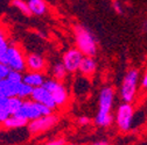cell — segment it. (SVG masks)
Returning <instances> with one entry per match:
<instances>
[{"label":"cell","mask_w":147,"mask_h":145,"mask_svg":"<svg viewBox=\"0 0 147 145\" xmlns=\"http://www.w3.org/2000/svg\"><path fill=\"white\" fill-rule=\"evenodd\" d=\"M115 89L110 86L102 88L98 99V112L95 117V123L99 126H110L113 122L112 108L115 104Z\"/></svg>","instance_id":"1"},{"label":"cell","mask_w":147,"mask_h":145,"mask_svg":"<svg viewBox=\"0 0 147 145\" xmlns=\"http://www.w3.org/2000/svg\"><path fill=\"white\" fill-rule=\"evenodd\" d=\"M140 72L137 69H130L125 74L120 86V98L123 102L132 103L137 96L139 87Z\"/></svg>","instance_id":"2"},{"label":"cell","mask_w":147,"mask_h":145,"mask_svg":"<svg viewBox=\"0 0 147 145\" xmlns=\"http://www.w3.org/2000/svg\"><path fill=\"white\" fill-rule=\"evenodd\" d=\"M75 37L77 49L83 53V56L94 57L97 52V43L91 34L86 28L82 26H77L75 28Z\"/></svg>","instance_id":"3"},{"label":"cell","mask_w":147,"mask_h":145,"mask_svg":"<svg viewBox=\"0 0 147 145\" xmlns=\"http://www.w3.org/2000/svg\"><path fill=\"white\" fill-rule=\"evenodd\" d=\"M136 118V110L132 103L123 102L118 106L116 115L113 116V121L116 122L118 129L123 132H127L133 128Z\"/></svg>","instance_id":"4"},{"label":"cell","mask_w":147,"mask_h":145,"mask_svg":"<svg viewBox=\"0 0 147 145\" xmlns=\"http://www.w3.org/2000/svg\"><path fill=\"white\" fill-rule=\"evenodd\" d=\"M49 114H53V110L50 108H48V107H46L39 102H35L32 99L30 100L25 99L22 101L21 108L15 115L19 116V117H22L29 122L32 120H35L38 117L45 116V115H49Z\"/></svg>","instance_id":"5"},{"label":"cell","mask_w":147,"mask_h":145,"mask_svg":"<svg viewBox=\"0 0 147 145\" xmlns=\"http://www.w3.org/2000/svg\"><path fill=\"white\" fill-rule=\"evenodd\" d=\"M42 87H45L51 94V96H53V99H54L57 107L67 103L68 98H69V93H68V89L65 88V86L61 81L54 79V78L45 79Z\"/></svg>","instance_id":"6"},{"label":"cell","mask_w":147,"mask_h":145,"mask_svg":"<svg viewBox=\"0 0 147 145\" xmlns=\"http://www.w3.org/2000/svg\"><path fill=\"white\" fill-rule=\"evenodd\" d=\"M24 52L18 48L16 45H9L6 52V56L4 59V64L13 71L22 72L26 70V61H25Z\"/></svg>","instance_id":"7"},{"label":"cell","mask_w":147,"mask_h":145,"mask_svg":"<svg viewBox=\"0 0 147 145\" xmlns=\"http://www.w3.org/2000/svg\"><path fill=\"white\" fill-rule=\"evenodd\" d=\"M57 122H59V117L56 115H54V114L45 115V116L29 121L27 123V130L29 131V134L45 132V131L51 129Z\"/></svg>","instance_id":"8"},{"label":"cell","mask_w":147,"mask_h":145,"mask_svg":"<svg viewBox=\"0 0 147 145\" xmlns=\"http://www.w3.org/2000/svg\"><path fill=\"white\" fill-rule=\"evenodd\" d=\"M83 57H84L83 53L77 48L69 49L68 51H65V53L62 57V64L65 67L67 72H69V73H75V72H77Z\"/></svg>","instance_id":"9"},{"label":"cell","mask_w":147,"mask_h":145,"mask_svg":"<svg viewBox=\"0 0 147 145\" xmlns=\"http://www.w3.org/2000/svg\"><path fill=\"white\" fill-rule=\"evenodd\" d=\"M30 98L35 102H39V103H41V104L50 108L51 110H54L55 108L57 107L56 103H55V101H54V99H53V96H51V94L48 92V90L45 87H42V86L33 88Z\"/></svg>","instance_id":"10"},{"label":"cell","mask_w":147,"mask_h":145,"mask_svg":"<svg viewBox=\"0 0 147 145\" xmlns=\"http://www.w3.org/2000/svg\"><path fill=\"white\" fill-rule=\"evenodd\" d=\"M25 61L26 70L30 72H43L46 70V61L39 53H28Z\"/></svg>","instance_id":"11"},{"label":"cell","mask_w":147,"mask_h":145,"mask_svg":"<svg viewBox=\"0 0 147 145\" xmlns=\"http://www.w3.org/2000/svg\"><path fill=\"white\" fill-rule=\"evenodd\" d=\"M97 70V62L95 61L94 57L90 56H84L81 61V64L78 66V71L83 77H89L92 76Z\"/></svg>","instance_id":"12"},{"label":"cell","mask_w":147,"mask_h":145,"mask_svg":"<svg viewBox=\"0 0 147 145\" xmlns=\"http://www.w3.org/2000/svg\"><path fill=\"white\" fill-rule=\"evenodd\" d=\"M46 77L43 74V72H27V73L22 74V82L26 85L30 86L32 88L40 87L42 86Z\"/></svg>","instance_id":"13"},{"label":"cell","mask_w":147,"mask_h":145,"mask_svg":"<svg viewBox=\"0 0 147 145\" xmlns=\"http://www.w3.org/2000/svg\"><path fill=\"white\" fill-rule=\"evenodd\" d=\"M27 123H28V121L22 117H19L16 115H9L3 122V125L5 129H19V128H25V126H27Z\"/></svg>","instance_id":"14"},{"label":"cell","mask_w":147,"mask_h":145,"mask_svg":"<svg viewBox=\"0 0 147 145\" xmlns=\"http://www.w3.org/2000/svg\"><path fill=\"white\" fill-rule=\"evenodd\" d=\"M26 3H27L30 14L40 16L47 12V5L45 3V0H28Z\"/></svg>","instance_id":"15"},{"label":"cell","mask_w":147,"mask_h":145,"mask_svg":"<svg viewBox=\"0 0 147 145\" xmlns=\"http://www.w3.org/2000/svg\"><path fill=\"white\" fill-rule=\"evenodd\" d=\"M22 99H20L19 96H9L6 98V107H7V110L9 115H15L19 109L21 108L22 104Z\"/></svg>","instance_id":"16"},{"label":"cell","mask_w":147,"mask_h":145,"mask_svg":"<svg viewBox=\"0 0 147 145\" xmlns=\"http://www.w3.org/2000/svg\"><path fill=\"white\" fill-rule=\"evenodd\" d=\"M67 73L68 72H67L65 67L63 66L62 62H57L51 66V76H53L54 79L61 81L67 77Z\"/></svg>","instance_id":"17"},{"label":"cell","mask_w":147,"mask_h":145,"mask_svg":"<svg viewBox=\"0 0 147 145\" xmlns=\"http://www.w3.org/2000/svg\"><path fill=\"white\" fill-rule=\"evenodd\" d=\"M8 47L9 44H8V41L6 39L5 34L0 30V63H3V64H4V59H5Z\"/></svg>","instance_id":"18"},{"label":"cell","mask_w":147,"mask_h":145,"mask_svg":"<svg viewBox=\"0 0 147 145\" xmlns=\"http://www.w3.org/2000/svg\"><path fill=\"white\" fill-rule=\"evenodd\" d=\"M11 5L13 7H15L18 11H20L26 16L32 15L30 12H29V8L27 6V3L25 1V0H11Z\"/></svg>","instance_id":"19"},{"label":"cell","mask_w":147,"mask_h":145,"mask_svg":"<svg viewBox=\"0 0 147 145\" xmlns=\"http://www.w3.org/2000/svg\"><path fill=\"white\" fill-rule=\"evenodd\" d=\"M32 90L33 88L28 85H26L25 82H21L20 85V89H19V94H18V96H19L20 99L25 100L27 98H30V94H32Z\"/></svg>","instance_id":"20"},{"label":"cell","mask_w":147,"mask_h":145,"mask_svg":"<svg viewBox=\"0 0 147 145\" xmlns=\"http://www.w3.org/2000/svg\"><path fill=\"white\" fill-rule=\"evenodd\" d=\"M9 116L7 107H6V98H0V123H3Z\"/></svg>","instance_id":"21"},{"label":"cell","mask_w":147,"mask_h":145,"mask_svg":"<svg viewBox=\"0 0 147 145\" xmlns=\"http://www.w3.org/2000/svg\"><path fill=\"white\" fill-rule=\"evenodd\" d=\"M5 79H7L11 82H21L22 81V73H21V72H18V71L9 70L8 74L6 76Z\"/></svg>","instance_id":"22"},{"label":"cell","mask_w":147,"mask_h":145,"mask_svg":"<svg viewBox=\"0 0 147 145\" xmlns=\"http://www.w3.org/2000/svg\"><path fill=\"white\" fill-rule=\"evenodd\" d=\"M11 5V0H0V16L4 15Z\"/></svg>","instance_id":"23"},{"label":"cell","mask_w":147,"mask_h":145,"mask_svg":"<svg viewBox=\"0 0 147 145\" xmlns=\"http://www.w3.org/2000/svg\"><path fill=\"white\" fill-rule=\"evenodd\" d=\"M8 72H9V69L3 64V63H0V80H3L6 78V76L8 74Z\"/></svg>","instance_id":"24"},{"label":"cell","mask_w":147,"mask_h":145,"mask_svg":"<svg viewBox=\"0 0 147 145\" xmlns=\"http://www.w3.org/2000/svg\"><path fill=\"white\" fill-rule=\"evenodd\" d=\"M112 7L118 14H123L124 9H123V6H121V3H119L118 0H113L112 1Z\"/></svg>","instance_id":"25"},{"label":"cell","mask_w":147,"mask_h":145,"mask_svg":"<svg viewBox=\"0 0 147 145\" xmlns=\"http://www.w3.org/2000/svg\"><path fill=\"white\" fill-rule=\"evenodd\" d=\"M64 144H65V139L57 138V139H51V140L47 142L45 145H64Z\"/></svg>","instance_id":"26"},{"label":"cell","mask_w":147,"mask_h":145,"mask_svg":"<svg viewBox=\"0 0 147 145\" xmlns=\"http://www.w3.org/2000/svg\"><path fill=\"white\" fill-rule=\"evenodd\" d=\"M77 122H78V124H81V125H88V124L91 122V120H90L88 116H81V117H78Z\"/></svg>","instance_id":"27"},{"label":"cell","mask_w":147,"mask_h":145,"mask_svg":"<svg viewBox=\"0 0 147 145\" xmlns=\"http://www.w3.org/2000/svg\"><path fill=\"white\" fill-rule=\"evenodd\" d=\"M141 87H142L144 89L147 87V76H146V74H144L142 78H141Z\"/></svg>","instance_id":"28"},{"label":"cell","mask_w":147,"mask_h":145,"mask_svg":"<svg viewBox=\"0 0 147 145\" xmlns=\"http://www.w3.org/2000/svg\"><path fill=\"white\" fill-rule=\"evenodd\" d=\"M91 145H109V143L106 140H102V142H97V143H94Z\"/></svg>","instance_id":"29"},{"label":"cell","mask_w":147,"mask_h":145,"mask_svg":"<svg viewBox=\"0 0 147 145\" xmlns=\"http://www.w3.org/2000/svg\"><path fill=\"white\" fill-rule=\"evenodd\" d=\"M64 145H77V144H67V143H65Z\"/></svg>","instance_id":"30"}]
</instances>
